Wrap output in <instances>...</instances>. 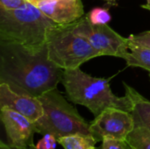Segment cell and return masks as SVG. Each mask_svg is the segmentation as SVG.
Segmentation results:
<instances>
[{"label": "cell", "mask_w": 150, "mask_h": 149, "mask_svg": "<svg viewBox=\"0 0 150 149\" xmlns=\"http://www.w3.org/2000/svg\"><path fill=\"white\" fill-rule=\"evenodd\" d=\"M63 71L49 59L47 43L27 47L0 40V83L18 93L40 97L57 88Z\"/></svg>", "instance_id": "6da1fadb"}, {"label": "cell", "mask_w": 150, "mask_h": 149, "mask_svg": "<svg viewBox=\"0 0 150 149\" xmlns=\"http://www.w3.org/2000/svg\"><path fill=\"white\" fill-rule=\"evenodd\" d=\"M110 80L111 78L92 76L77 68L64 70L62 83L68 99L73 104L86 107L94 117L107 108L132 112L131 99L126 94L123 97L116 96L111 90Z\"/></svg>", "instance_id": "7a4b0ae2"}, {"label": "cell", "mask_w": 150, "mask_h": 149, "mask_svg": "<svg viewBox=\"0 0 150 149\" xmlns=\"http://www.w3.org/2000/svg\"><path fill=\"white\" fill-rule=\"evenodd\" d=\"M56 25L29 1L16 10L0 9L2 41L27 47H40L47 43L48 32Z\"/></svg>", "instance_id": "3957f363"}, {"label": "cell", "mask_w": 150, "mask_h": 149, "mask_svg": "<svg viewBox=\"0 0 150 149\" xmlns=\"http://www.w3.org/2000/svg\"><path fill=\"white\" fill-rule=\"evenodd\" d=\"M43 107V115L35 122L37 133L52 134L57 140L75 134H91L90 125L70 105L57 88L38 97Z\"/></svg>", "instance_id": "277c9868"}, {"label": "cell", "mask_w": 150, "mask_h": 149, "mask_svg": "<svg viewBox=\"0 0 150 149\" xmlns=\"http://www.w3.org/2000/svg\"><path fill=\"white\" fill-rule=\"evenodd\" d=\"M74 25L75 22L57 24L47 38L49 59L63 70L80 68L83 63L101 56L86 39L75 32Z\"/></svg>", "instance_id": "5b68a950"}, {"label": "cell", "mask_w": 150, "mask_h": 149, "mask_svg": "<svg viewBox=\"0 0 150 149\" xmlns=\"http://www.w3.org/2000/svg\"><path fill=\"white\" fill-rule=\"evenodd\" d=\"M74 31L86 39L101 56H114L125 60L128 54V38L122 37L107 24L91 23L86 14L75 22Z\"/></svg>", "instance_id": "8992f818"}, {"label": "cell", "mask_w": 150, "mask_h": 149, "mask_svg": "<svg viewBox=\"0 0 150 149\" xmlns=\"http://www.w3.org/2000/svg\"><path fill=\"white\" fill-rule=\"evenodd\" d=\"M134 127L131 112L118 108H107L91 122L90 132L98 142L104 139L126 141Z\"/></svg>", "instance_id": "52a82bcc"}, {"label": "cell", "mask_w": 150, "mask_h": 149, "mask_svg": "<svg viewBox=\"0 0 150 149\" xmlns=\"http://www.w3.org/2000/svg\"><path fill=\"white\" fill-rule=\"evenodd\" d=\"M0 117L10 148H35L33 137L37 133V128L34 122L6 107L0 108Z\"/></svg>", "instance_id": "ba28073f"}, {"label": "cell", "mask_w": 150, "mask_h": 149, "mask_svg": "<svg viewBox=\"0 0 150 149\" xmlns=\"http://www.w3.org/2000/svg\"><path fill=\"white\" fill-rule=\"evenodd\" d=\"M11 109L33 122L43 115V107L38 97L14 91L7 83H0V108Z\"/></svg>", "instance_id": "9c48e42d"}, {"label": "cell", "mask_w": 150, "mask_h": 149, "mask_svg": "<svg viewBox=\"0 0 150 149\" xmlns=\"http://www.w3.org/2000/svg\"><path fill=\"white\" fill-rule=\"evenodd\" d=\"M35 5L50 19L59 25L74 23L85 15L81 0H55L39 3Z\"/></svg>", "instance_id": "30bf717a"}, {"label": "cell", "mask_w": 150, "mask_h": 149, "mask_svg": "<svg viewBox=\"0 0 150 149\" xmlns=\"http://www.w3.org/2000/svg\"><path fill=\"white\" fill-rule=\"evenodd\" d=\"M125 94L133 104L132 115L135 127H144L150 131V101L140 94L134 88L123 83Z\"/></svg>", "instance_id": "8fae6325"}, {"label": "cell", "mask_w": 150, "mask_h": 149, "mask_svg": "<svg viewBox=\"0 0 150 149\" xmlns=\"http://www.w3.org/2000/svg\"><path fill=\"white\" fill-rule=\"evenodd\" d=\"M129 50L125 61L129 67L142 68L150 72V48L129 41Z\"/></svg>", "instance_id": "7c38bea8"}, {"label": "cell", "mask_w": 150, "mask_h": 149, "mask_svg": "<svg viewBox=\"0 0 150 149\" xmlns=\"http://www.w3.org/2000/svg\"><path fill=\"white\" fill-rule=\"evenodd\" d=\"M64 149H95L97 140L91 134L75 133L57 140Z\"/></svg>", "instance_id": "4fadbf2b"}, {"label": "cell", "mask_w": 150, "mask_h": 149, "mask_svg": "<svg viewBox=\"0 0 150 149\" xmlns=\"http://www.w3.org/2000/svg\"><path fill=\"white\" fill-rule=\"evenodd\" d=\"M126 141L133 149H150V131L144 127H134Z\"/></svg>", "instance_id": "5bb4252c"}, {"label": "cell", "mask_w": 150, "mask_h": 149, "mask_svg": "<svg viewBox=\"0 0 150 149\" xmlns=\"http://www.w3.org/2000/svg\"><path fill=\"white\" fill-rule=\"evenodd\" d=\"M90 21L93 24H107L111 20V15L108 9L95 8L86 14Z\"/></svg>", "instance_id": "9a60e30c"}, {"label": "cell", "mask_w": 150, "mask_h": 149, "mask_svg": "<svg viewBox=\"0 0 150 149\" xmlns=\"http://www.w3.org/2000/svg\"><path fill=\"white\" fill-rule=\"evenodd\" d=\"M102 144L95 149H132L126 141L116 139H104Z\"/></svg>", "instance_id": "2e32d148"}, {"label": "cell", "mask_w": 150, "mask_h": 149, "mask_svg": "<svg viewBox=\"0 0 150 149\" xmlns=\"http://www.w3.org/2000/svg\"><path fill=\"white\" fill-rule=\"evenodd\" d=\"M57 139L52 134H45L35 145L36 149H55L57 147Z\"/></svg>", "instance_id": "e0dca14e"}, {"label": "cell", "mask_w": 150, "mask_h": 149, "mask_svg": "<svg viewBox=\"0 0 150 149\" xmlns=\"http://www.w3.org/2000/svg\"><path fill=\"white\" fill-rule=\"evenodd\" d=\"M128 40L136 45L150 48V31H145L138 34H132L128 37Z\"/></svg>", "instance_id": "ac0fdd59"}, {"label": "cell", "mask_w": 150, "mask_h": 149, "mask_svg": "<svg viewBox=\"0 0 150 149\" xmlns=\"http://www.w3.org/2000/svg\"><path fill=\"white\" fill-rule=\"evenodd\" d=\"M28 0H0V9L16 10L23 6Z\"/></svg>", "instance_id": "d6986e66"}, {"label": "cell", "mask_w": 150, "mask_h": 149, "mask_svg": "<svg viewBox=\"0 0 150 149\" xmlns=\"http://www.w3.org/2000/svg\"><path fill=\"white\" fill-rule=\"evenodd\" d=\"M29 2L33 3V4H39V3H43V2H52V1H55V0H28Z\"/></svg>", "instance_id": "ffe728a7"}, {"label": "cell", "mask_w": 150, "mask_h": 149, "mask_svg": "<svg viewBox=\"0 0 150 149\" xmlns=\"http://www.w3.org/2000/svg\"><path fill=\"white\" fill-rule=\"evenodd\" d=\"M0 149H12L8 146V144H4L3 141L0 142Z\"/></svg>", "instance_id": "44dd1931"}, {"label": "cell", "mask_w": 150, "mask_h": 149, "mask_svg": "<svg viewBox=\"0 0 150 149\" xmlns=\"http://www.w3.org/2000/svg\"><path fill=\"white\" fill-rule=\"evenodd\" d=\"M142 9H145V10H148V11H150V5L149 4H142Z\"/></svg>", "instance_id": "7402d4cb"}, {"label": "cell", "mask_w": 150, "mask_h": 149, "mask_svg": "<svg viewBox=\"0 0 150 149\" xmlns=\"http://www.w3.org/2000/svg\"><path fill=\"white\" fill-rule=\"evenodd\" d=\"M12 149H36L35 148H12Z\"/></svg>", "instance_id": "603a6c76"}, {"label": "cell", "mask_w": 150, "mask_h": 149, "mask_svg": "<svg viewBox=\"0 0 150 149\" xmlns=\"http://www.w3.org/2000/svg\"><path fill=\"white\" fill-rule=\"evenodd\" d=\"M147 4H149V5H150V0H147Z\"/></svg>", "instance_id": "cb8c5ba5"}, {"label": "cell", "mask_w": 150, "mask_h": 149, "mask_svg": "<svg viewBox=\"0 0 150 149\" xmlns=\"http://www.w3.org/2000/svg\"><path fill=\"white\" fill-rule=\"evenodd\" d=\"M149 80H150V72L149 73Z\"/></svg>", "instance_id": "d4e9b609"}, {"label": "cell", "mask_w": 150, "mask_h": 149, "mask_svg": "<svg viewBox=\"0 0 150 149\" xmlns=\"http://www.w3.org/2000/svg\"><path fill=\"white\" fill-rule=\"evenodd\" d=\"M132 149H133V148H132Z\"/></svg>", "instance_id": "484cf974"}]
</instances>
